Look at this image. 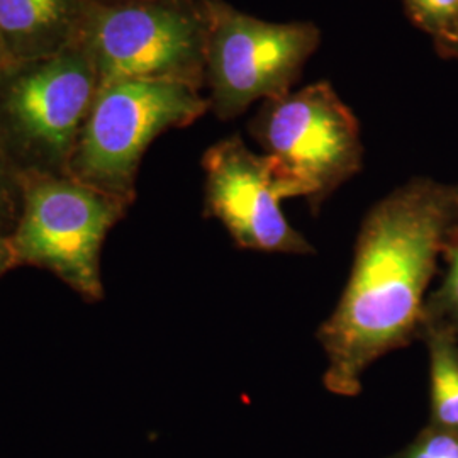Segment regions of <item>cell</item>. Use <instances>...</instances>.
Here are the masks:
<instances>
[{
    "label": "cell",
    "instance_id": "6da1fadb",
    "mask_svg": "<svg viewBox=\"0 0 458 458\" xmlns=\"http://www.w3.org/2000/svg\"><path fill=\"white\" fill-rule=\"evenodd\" d=\"M457 214L458 191L429 182L394 191L367 214L344 295L318 331L329 393L357 395L363 372L410 340Z\"/></svg>",
    "mask_w": 458,
    "mask_h": 458
},
{
    "label": "cell",
    "instance_id": "7a4b0ae2",
    "mask_svg": "<svg viewBox=\"0 0 458 458\" xmlns=\"http://www.w3.org/2000/svg\"><path fill=\"white\" fill-rule=\"evenodd\" d=\"M98 77L82 39L0 73V147L24 175H68Z\"/></svg>",
    "mask_w": 458,
    "mask_h": 458
},
{
    "label": "cell",
    "instance_id": "3957f363",
    "mask_svg": "<svg viewBox=\"0 0 458 458\" xmlns=\"http://www.w3.org/2000/svg\"><path fill=\"white\" fill-rule=\"evenodd\" d=\"M208 109L209 98L185 83L124 81L100 85L68 175L131 206L138 170L149 145L164 132L191 126Z\"/></svg>",
    "mask_w": 458,
    "mask_h": 458
},
{
    "label": "cell",
    "instance_id": "277c9868",
    "mask_svg": "<svg viewBox=\"0 0 458 458\" xmlns=\"http://www.w3.org/2000/svg\"><path fill=\"white\" fill-rule=\"evenodd\" d=\"M206 14L202 0L94 2L83 28L98 87L124 81L206 82Z\"/></svg>",
    "mask_w": 458,
    "mask_h": 458
},
{
    "label": "cell",
    "instance_id": "5b68a950",
    "mask_svg": "<svg viewBox=\"0 0 458 458\" xmlns=\"http://www.w3.org/2000/svg\"><path fill=\"white\" fill-rule=\"evenodd\" d=\"M130 204L72 175H24L11 245L19 265L45 268L89 302L104 297L100 250Z\"/></svg>",
    "mask_w": 458,
    "mask_h": 458
},
{
    "label": "cell",
    "instance_id": "8992f818",
    "mask_svg": "<svg viewBox=\"0 0 458 458\" xmlns=\"http://www.w3.org/2000/svg\"><path fill=\"white\" fill-rule=\"evenodd\" d=\"M206 14V82L217 117L242 114L257 100L289 94L319 45L310 22H268L225 0H202Z\"/></svg>",
    "mask_w": 458,
    "mask_h": 458
},
{
    "label": "cell",
    "instance_id": "52a82bcc",
    "mask_svg": "<svg viewBox=\"0 0 458 458\" xmlns=\"http://www.w3.org/2000/svg\"><path fill=\"white\" fill-rule=\"evenodd\" d=\"M251 132L295 196L312 208L360 170L359 121L327 82L267 100Z\"/></svg>",
    "mask_w": 458,
    "mask_h": 458
},
{
    "label": "cell",
    "instance_id": "ba28073f",
    "mask_svg": "<svg viewBox=\"0 0 458 458\" xmlns=\"http://www.w3.org/2000/svg\"><path fill=\"white\" fill-rule=\"evenodd\" d=\"M206 209L223 223L240 248L268 253H312L280 209V200L295 196L274 162L253 153L242 138L231 136L204 153Z\"/></svg>",
    "mask_w": 458,
    "mask_h": 458
},
{
    "label": "cell",
    "instance_id": "9c48e42d",
    "mask_svg": "<svg viewBox=\"0 0 458 458\" xmlns=\"http://www.w3.org/2000/svg\"><path fill=\"white\" fill-rule=\"evenodd\" d=\"M94 0H0V43L11 62L53 56L82 39Z\"/></svg>",
    "mask_w": 458,
    "mask_h": 458
},
{
    "label": "cell",
    "instance_id": "30bf717a",
    "mask_svg": "<svg viewBox=\"0 0 458 458\" xmlns=\"http://www.w3.org/2000/svg\"><path fill=\"white\" fill-rule=\"evenodd\" d=\"M431 355V410L438 428L458 433V350L450 336L433 333Z\"/></svg>",
    "mask_w": 458,
    "mask_h": 458
},
{
    "label": "cell",
    "instance_id": "8fae6325",
    "mask_svg": "<svg viewBox=\"0 0 458 458\" xmlns=\"http://www.w3.org/2000/svg\"><path fill=\"white\" fill-rule=\"evenodd\" d=\"M22 200V175L0 147V231L7 236L16 228Z\"/></svg>",
    "mask_w": 458,
    "mask_h": 458
},
{
    "label": "cell",
    "instance_id": "7c38bea8",
    "mask_svg": "<svg viewBox=\"0 0 458 458\" xmlns=\"http://www.w3.org/2000/svg\"><path fill=\"white\" fill-rule=\"evenodd\" d=\"M394 458H458V433L443 428L426 431Z\"/></svg>",
    "mask_w": 458,
    "mask_h": 458
},
{
    "label": "cell",
    "instance_id": "4fadbf2b",
    "mask_svg": "<svg viewBox=\"0 0 458 458\" xmlns=\"http://www.w3.org/2000/svg\"><path fill=\"white\" fill-rule=\"evenodd\" d=\"M411 16L428 30L440 31L458 19V0H406Z\"/></svg>",
    "mask_w": 458,
    "mask_h": 458
},
{
    "label": "cell",
    "instance_id": "5bb4252c",
    "mask_svg": "<svg viewBox=\"0 0 458 458\" xmlns=\"http://www.w3.org/2000/svg\"><path fill=\"white\" fill-rule=\"evenodd\" d=\"M442 294L443 302L446 304V308L458 316V245L454 250L450 272H448V277L443 285Z\"/></svg>",
    "mask_w": 458,
    "mask_h": 458
},
{
    "label": "cell",
    "instance_id": "9a60e30c",
    "mask_svg": "<svg viewBox=\"0 0 458 458\" xmlns=\"http://www.w3.org/2000/svg\"><path fill=\"white\" fill-rule=\"evenodd\" d=\"M17 267L16 255L11 245V238L0 231V277Z\"/></svg>",
    "mask_w": 458,
    "mask_h": 458
},
{
    "label": "cell",
    "instance_id": "2e32d148",
    "mask_svg": "<svg viewBox=\"0 0 458 458\" xmlns=\"http://www.w3.org/2000/svg\"><path fill=\"white\" fill-rule=\"evenodd\" d=\"M13 62H11V58L7 56V53H5V49L2 47V43H0V73L7 68V66L11 65Z\"/></svg>",
    "mask_w": 458,
    "mask_h": 458
},
{
    "label": "cell",
    "instance_id": "e0dca14e",
    "mask_svg": "<svg viewBox=\"0 0 458 458\" xmlns=\"http://www.w3.org/2000/svg\"><path fill=\"white\" fill-rule=\"evenodd\" d=\"M98 4H126V2H143V0H94Z\"/></svg>",
    "mask_w": 458,
    "mask_h": 458
},
{
    "label": "cell",
    "instance_id": "ac0fdd59",
    "mask_svg": "<svg viewBox=\"0 0 458 458\" xmlns=\"http://www.w3.org/2000/svg\"><path fill=\"white\" fill-rule=\"evenodd\" d=\"M455 26H457V28H455V36H457V43H458V19H457V22H455Z\"/></svg>",
    "mask_w": 458,
    "mask_h": 458
}]
</instances>
